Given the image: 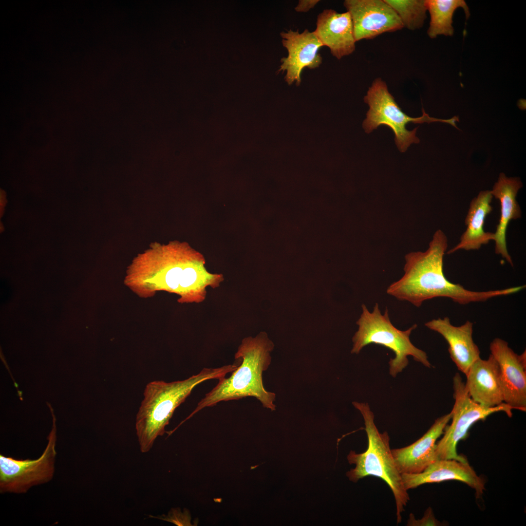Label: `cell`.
I'll return each mask as SVG.
<instances>
[{
	"mask_svg": "<svg viewBox=\"0 0 526 526\" xmlns=\"http://www.w3.org/2000/svg\"><path fill=\"white\" fill-rule=\"evenodd\" d=\"M447 247L446 236L442 231L437 230L427 250L413 252L405 256L404 274L389 286L387 294L419 307L425 301L435 298H448L456 303L465 305L513 294L522 290L521 286H517L474 291L451 282L443 271V258Z\"/></svg>",
	"mask_w": 526,
	"mask_h": 526,
	"instance_id": "6da1fadb",
	"label": "cell"
},
{
	"mask_svg": "<svg viewBox=\"0 0 526 526\" xmlns=\"http://www.w3.org/2000/svg\"><path fill=\"white\" fill-rule=\"evenodd\" d=\"M273 342L265 332L255 337L244 338L235 355L240 361L237 368L228 377L218 379V383L198 402L194 410L179 425L203 409L216 405L221 401L238 400L251 396L257 399L263 407L275 411L276 394L266 390L263 385V373L271 362Z\"/></svg>",
	"mask_w": 526,
	"mask_h": 526,
	"instance_id": "7a4b0ae2",
	"label": "cell"
},
{
	"mask_svg": "<svg viewBox=\"0 0 526 526\" xmlns=\"http://www.w3.org/2000/svg\"><path fill=\"white\" fill-rule=\"evenodd\" d=\"M239 365L236 362L218 368H204L198 374L184 380L149 383L144 390V399L135 421L140 451L146 453L150 450L156 438L165 432V427L175 409L196 386L207 380L225 377Z\"/></svg>",
	"mask_w": 526,
	"mask_h": 526,
	"instance_id": "3957f363",
	"label": "cell"
},
{
	"mask_svg": "<svg viewBox=\"0 0 526 526\" xmlns=\"http://www.w3.org/2000/svg\"><path fill=\"white\" fill-rule=\"evenodd\" d=\"M352 404L363 418L368 447L362 453H357L352 450L350 451L347 457L348 461L354 464L355 467L347 472L346 476L353 482L370 475L383 480L394 495L396 521L399 524L410 497L395 464L390 447L389 436L387 432L381 433L378 430L374 422V414L368 403L355 401Z\"/></svg>",
	"mask_w": 526,
	"mask_h": 526,
	"instance_id": "277c9868",
	"label": "cell"
},
{
	"mask_svg": "<svg viewBox=\"0 0 526 526\" xmlns=\"http://www.w3.org/2000/svg\"><path fill=\"white\" fill-rule=\"evenodd\" d=\"M156 249L159 264L151 274L159 275L162 287L179 295L182 302H202L207 287L215 288L224 280L222 274L207 271L203 256L186 243L174 242Z\"/></svg>",
	"mask_w": 526,
	"mask_h": 526,
	"instance_id": "5b68a950",
	"label": "cell"
},
{
	"mask_svg": "<svg viewBox=\"0 0 526 526\" xmlns=\"http://www.w3.org/2000/svg\"><path fill=\"white\" fill-rule=\"evenodd\" d=\"M361 307L362 313L356 322L358 328L352 338V354H358L364 347L370 344H379L389 348L395 355L389 362V373L393 377H395L407 366L409 356L425 367H431L426 352L415 347L410 339L417 324L401 331L391 322L387 308L382 315L377 303L372 312L365 304H362Z\"/></svg>",
	"mask_w": 526,
	"mask_h": 526,
	"instance_id": "8992f818",
	"label": "cell"
},
{
	"mask_svg": "<svg viewBox=\"0 0 526 526\" xmlns=\"http://www.w3.org/2000/svg\"><path fill=\"white\" fill-rule=\"evenodd\" d=\"M364 101L369 107L366 118L363 123L365 132L370 133L381 125L388 126L394 133L397 148L402 152L406 151L412 143L417 144L420 141L415 135L417 128L412 131L406 129V125L409 122L421 124L441 122L454 127L457 121L455 117L448 119L431 117L423 108L421 116L415 118L409 116L401 110L389 92L385 82L379 77L374 80L364 97Z\"/></svg>",
	"mask_w": 526,
	"mask_h": 526,
	"instance_id": "52a82bcc",
	"label": "cell"
},
{
	"mask_svg": "<svg viewBox=\"0 0 526 526\" xmlns=\"http://www.w3.org/2000/svg\"><path fill=\"white\" fill-rule=\"evenodd\" d=\"M454 403L451 411V423L445 427L442 438L436 444V460L455 459L467 461L458 455L456 446L461 440L465 438L468 431L475 423L485 420L489 415L499 412H505L511 417L513 407L503 402L494 407H487L474 402L470 396L465 382L458 373L453 378Z\"/></svg>",
	"mask_w": 526,
	"mask_h": 526,
	"instance_id": "ba28073f",
	"label": "cell"
},
{
	"mask_svg": "<svg viewBox=\"0 0 526 526\" xmlns=\"http://www.w3.org/2000/svg\"><path fill=\"white\" fill-rule=\"evenodd\" d=\"M48 439L46 449L37 459L17 460L0 455V493H26L31 487L52 479L56 454L55 422Z\"/></svg>",
	"mask_w": 526,
	"mask_h": 526,
	"instance_id": "9c48e42d",
	"label": "cell"
},
{
	"mask_svg": "<svg viewBox=\"0 0 526 526\" xmlns=\"http://www.w3.org/2000/svg\"><path fill=\"white\" fill-rule=\"evenodd\" d=\"M343 5L350 15L356 42L404 28L396 12L385 0H346Z\"/></svg>",
	"mask_w": 526,
	"mask_h": 526,
	"instance_id": "30bf717a",
	"label": "cell"
},
{
	"mask_svg": "<svg viewBox=\"0 0 526 526\" xmlns=\"http://www.w3.org/2000/svg\"><path fill=\"white\" fill-rule=\"evenodd\" d=\"M491 354L497 361L503 390L504 402L522 411L526 410V352L515 353L500 338L490 343Z\"/></svg>",
	"mask_w": 526,
	"mask_h": 526,
	"instance_id": "8fae6325",
	"label": "cell"
},
{
	"mask_svg": "<svg viewBox=\"0 0 526 526\" xmlns=\"http://www.w3.org/2000/svg\"><path fill=\"white\" fill-rule=\"evenodd\" d=\"M283 46L288 55L281 59L278 72H286L285 80L288 84L294 82L298 85L301 82V73L305 68L315 69L322 63V57L319 50L322 45L314 32L305 29L301 33L298 30L282 32Z\"/></svg>",
	"mask_w": 526,
	"mask_h": 526,
	"instance_id": "7c38bea8",
	"label": "cell"
},
{
	"mask_svg": "<svg viewBox=\"0 0 526 526\" xmlns=\"http://www.w3.org/2000/svg\"><path fill=\"white\" fill-rule=\"evenodd\" d=\"M451 418V412L437 418L417 440L409 446L391 449L396 466L401 474L421 472L436 460V441L443 434Z\"/></svg>",
	"mask_w": 526,
	"mask_h": 526,
	"instance_id": "4fadbf2b",
	"label": "cell"
},
{
	"mask_svg": "<svg viewBox=\"0 0 526 526\" xmlns=\"http://www.w3.org/2000/svg\"><path fill=\"white\" fill-rule=\"evenodd\" d=\"M405 488L408 490L428 483L449 480L462 482L475 490L477 498L482 496L485 490V481L478 476L468 461L455 459L437 460L423 471L415 474H402Z\"/></svg>",
	"mask_w": 526,
	"mask_h": 526,
	"instance_id": "5bb4252c",
	"label": "cell"
},
{
	"mask_svg": "<svg viewBox=\"0 0 526 526\" xmlns=\"http://www.w3.org/2000/svg\"><path fill=\"white\" fill-rule=\"evenodd\" d=\"M425 325L445 338L449 344L451 359L458 369L466 376L473 363L480 358V350L472 338L473 323L467 320L456 326L446 317L432 319Z\"/></svg>",
	"mask_w": 526,
	"mask_h": 526,
	"instance_id": "9a60e30c",
	"label": "cell"
},
{
	"mask_svg": "<svg viewBox=\"0 0 526 526\" xmlns=\"http://www.w3.org/2000/svg\"><path fill=\"white\" fill-rule=\"evenodd\" d=\"M466 376L465 387L474 402L487 407L504 402L498 364L491 354L487 359L480 357L474 362Z\"/></svg>",
	"mask_w": 526,
	"mask_h": 526,
	"instance_id": "2e32d148",
	"label": "cell"
},
{
	"mask_svg": "<svg viewBox=\"0 0 526 526\" xmlns=\"http://www.w3.org/2000/svg\"><path fill=\"white\" fill-rule=\"evenodd\" d=\"M315 34L338 59L352 54L356 49L353 25L348 12L339 13L325 9L319 14Z\"/></svg>",
	"mask_w": 526,
	"mask_h": 526,
	"instance_id": "e0dca14e",
	"label": "cell"
},
{
	"mask_svg": "<svg viewBox=\"0 0 526 526\" xmlns=\"http://www.w3.org/2000/svg\"><path fill=\"white\" fill-rule=\"evenodd\" d=\"M523 184L519 178L507 177L504 173L499 175L498 181L490 190L492 196L500 203V217L494 233L495 251L505 258L511 265L513 262L507 248L506 231L509 222L521 216V211L516 201V196Z\"/></svg>",
	"mask_w": 526,
	"mask_h": 526,
	"instance_id": "ac0fdd59",
	"label": "cell"
},
{
	"mask_svg": "<svg viewBox=\"0 0 526 526\" xmlns=\"http://www.w3.org/2000/svg\"><path fill=\"white\" fill-rule=\"evenodd\" d=\"M492 196L490 190L481 191L472 200L465 219L467 229L462 235L460 242L449 250L448 254L460 249H479L482 245L494 240V233L485 232L483 227L487 216L492 210L490 205Z\"/></svg>",
	"mask_w": 526,
	"mask_h": 526,
	"instance_id": "d6986e66",
	"label": "cell"
},
{
	"mask_svg": "<svg viewBox=\"0 0 526 526\" xmlns=\"http://www.w3.org/2000/svg\"><path fill=\"white\" fill-rule=\"evenodd\" d=\"M425 3L430 15L427 34L431 38L441 35L452 36V17L458 7L463 9L467 19L470 16L469 8L463 0H425Z\"/></svg>",
	"mask_w": 526,
	"mask_h": 526,
	"instance_id": "ffe728a7",
	"label": "cell"
},
{
	"mask_svg": "<svg viewBox=\"0 0 526 526\" xmlns=\"http://www.w3.org/2000/svg\"><path fill=\"white\" fill-rule=\"evenodd\" d=\"M400 18L404 27L418 29L427 18L425 0H385Z\"/></svg>",
	"mask_w": 526,
	"mask_h": 526,
	"instance_id": "44dd1931",
	"label": "cell"
},
{
	"mask_svg": "<svg viewBox=\"0 0 526 526\" xmlns=\"http://www.w3.org/2000/svg\"><path fill=\"white\" fill-rule=\"evenodd\" d=\"M407 526H441V523L435 519L433 511L431 507L427 508L423 517L419 520L415 519L414 515L411 513L407 521Z\"/></svg>",
	"mask_w": 526,
	"mask_h": 526,
	"instance_id": "7402d4cb",
	"label": "cell"
},
{
	"mask_svg": "<svg viewBox=\"0 0 526 526\" xmlns=\"http://www.w3.org/2000/svg\"><path fill=\"white\" fill-rule=\"evenodd\" d=\"M319 1V0H301L295 7L299 12H306L313 8Z\"/></svg>",
	"mask_w": 526,
	"mask_h": 526,
	"instance_id": "603a6c76",
	"label": "cell"
}]
</instances>
